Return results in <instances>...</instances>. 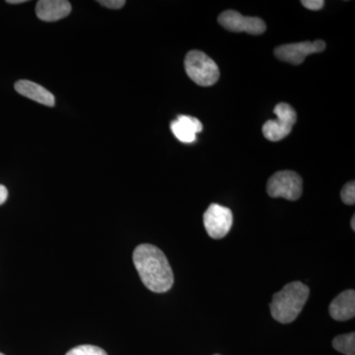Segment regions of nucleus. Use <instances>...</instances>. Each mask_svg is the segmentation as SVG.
I'll return each instance as SVG.
<instances>
[{
  "label": "nucleus",
  "mask_w": 355,
  "mask_h": 355,
  "mask_svg": "<svg viewBox=\"0 0 355 355\" xmlns=\"http://www.w3.org/2000/svg\"><path fill=\"white\" fill-rule=\"evenodd\" d=\"M333 347L345 355H355V334L336 336L333 340Z\"/></svg>",
  "instance_id": "ddd939ff"
},
{
  "label": "nucleus",
  "mask_w": 355,
  "mask_h": 355,
  "mask_svg": "<svg viewBox=\"0 0 355 355\" xmlns=\"http://www.w3.org/2000/svg\"><path fill=\"white\" fill-rule=\"evenodd\" d=\"M324 49H326V43L321 40L315 42H302V43L277 46L275 50V55L282 62L299 65L304 62L308 55L322 53Z\"/></svg>",
  "instance_id": "0eeeda50"
},
{
  "label": "nucleus",
  "mask_w": 355,
  "mask_h": 355,
  "mask_svg": "<svg viewBox=\"0 0 355 355\" xmlns=\"http://www.w3.org/2000/svg\"><path fill=\"white\" fill-rule=\"evenodd\" d=\"M266 191L270 197L284 198L294 202L302 196V178L297 173L289 170L275 173L268 180Z\"/></svg>",
  "instance_id": "20e7f679"
},
{
  "label": "nucleus",
  "mask_w": 355,
  "mask_h": 355,
  "mask_svg": "<svg viewBox=\"0 0 355 355\" xmlns=\"http://www.w3.org/2000/svg\"><path fill=\"white\" fill-rule=\"evenodd\" d=\"M133 263L142 284L156 293L169 291L174 275L165 254L150 244H141L133 252Z\"/></svg>",
  "instance_id": "f257e3e1"
},
{
  "label": "nucleus",
  "mask_w": 355,
  "mask_h": 355,
  "mask_svg": "<svg viewBox=\"0 0 355 355\" xmlns=\"http://www.w3.org/2000/svg\"><path fill=\"white\" fill-rule=\"evenodd\" d=\"M340 198L345 205H354L355 203V183L354 181L349 182L343 186L340 191Z\"/></svg>",
  "instance_id": "2eb2a0df"
},
{
  "label": "nucleus",
  "mask_w": 355,
  "mask_h": 355,
  "mask_svg": "<svg viewBox=\"0 0 355 355\" xmlns=\"http://www.w3.org/2000/svg\"><path fill=\"white\" fill-rule=\"evenodd\" d=\"M331 317L336 321H347L355 316V291H345L331 301L329 307Z\"/></svg>",
  "instance_id": "9b49d317"
},
{
  "label": "nucleus",
  "mask_w": 355,
  "mask_h": 355,
  "mask_svg": "<svg viewBox=\"0 0 355 355\" xmlns=\"http://www.w3.org/2000/svg\"><path fill=\"white\" fill-rule=\"evenodd\" d=\"M214 355H219V354H214Z\"/></svg>",
  "instance_id": "4be33fe9"
},
{
  "label": "nucleus",
  "mask_w": 355,
  "mask_h": 355,
  "mask_svg": "<svg viewBox=\"0 0 355 355\" xmlns=\"http://www.w3.org/2000/svg\"><path fill=\"white\" fill-rule=\"evenodd\" d=\"M15 90L19 94L29 98L33 101L38 102L40 104L46 105L48 107L55 106V96L39 84L29 80H19L15 83Z\"/></svg>",
  "instance_id": "f8f14e48"
},
{
  "label": "nucleus",
  "mask_w": 355,
  "mask_h": 355,
  "mask_svg": "<svg viewBox=\"0 0 355 355\" xmlns=\"http://www.w3.org/2000/svg\"><path fill=\"white\" fill-rule=\"evenodd\" d=\"M172 132L178 140L184 144H193L197 139V133L202 132V123L195 116L180 114L177 120L172 121Z\"/></svg>",
  "instance_id": "1a4fd4ad"
},
{
  "label": "nucleus",
  "mask_w": 355,
  "mask_h": 355,
  "mask_svg": "<svg viewBox=\"0 0 355 355\" xmlns=\"http://www.w3.org/2000/svg\"><path fill=\"white\" fill-rule=\"evenodd\" d=\"M71 12V4L67 0H40L36 6L37 16L44 22H55Z\"/></svg>",
  "instance_id": "9d476101"
},
{
  "label": "nucleus",
  "mask_w": 355,
  "mask_h": 355,
  "mask_svg": "<svg viewBox=\"0 0 355 355\" xmlns=\"http://www.w3.org/2000/svg\"><path fill=\"white\" fill-rule=\"evenodd\" d=\"M219 24L231 32H246L250 35H261L266 32V25L261 18L247 17L234 10L222 12L218 17Z\"/></svg>",
  "instance_id": "6e6552de"
},
{
  "label": "nucleus",
  "mask_w": 355,
  "mask_h": 355,
  "mask_svg": "<svg viewBox=\"0 0 355 355\" xmlns=\"http://www.w3.org/2000/svg\"><path fill=\"white\" fill-rule=\"evenodd\" d=\"M184 70L193 83L203 87L214 85L220 76L218 65L200 51H189L184 58Z\"/></svg>",
  "instance_id": "7ed1b4c3"
},
{
  "label": "nucleus",
  "mask_w": 355,
  "mask_h": 355,
  "mask_svg": "<svg viewBox=\"0 0 355 355\" xmlns=\"http://www.w3.org/2000/svg\"><path fill=\"white\" fill-rule=\"evenodd\" d=\"M98 3L111 9H120L125 4V0H99Z\"/></svg>",
  "instance_id": "f3484780"
},
{
  "label": "nucleus",
  "mask_w": 355,
  "mask_h": 355,
  "mask_svg": "<svg viewBox=\"0 0 355 355\" xmlns=\"http://www.w3.org/2000/svg\"><path fill=\"white\" fill-rule=\"evenodd\" d=\"M203 224L209 237L222 239L232 227V211L228 207L212 203L203 214Z\"/></svg>",
  "instance_id": "423d86ee"
},
{
  "label": "nucleus",
  "mask_w": 355,
  "mask_h": 355,
  "mask_svg": "<svg viewBox=\"0 0 355 355\" xmlns=\"http://www.w3.org/2000/svg\"><path fill=\"white\" fill-rule=\"evenodd\" d=\"M24 2H26V0H8V1H7V3L19 4L24 3Z\"/></svg>",
  "instance_id": "6ab92c4d"
},
{
  "label": "nucleus",
  "mask_w": 355,
  "mask_h": 355,
  "mask_svg": "<svg viewBox=\"0 0 355 355\" xmlns=\"http://www.w3.org/2000/svg\"><path fill=\"white\" fill-rule=\"evenodd\" d=\"M0 355H4L3 354H1V352H0Z\"/></svg>",
  "instance_id": "412c9836"
},
{
  "label": "nucleus",
  "mask_w": 355,
  "mask_h": 355,
  "mask_svg": "<svg viewBox=\"0 0 355 355\" xmlns=\"http://www.w3.org/2000/svg\"><path fill=\"white\" fill-rule=\"evenodd\" d=\"M309 295V287L301 282H292L272 296L270 314L279 323H292L304 308Z\"/></svg>",
  "instance_id": "f03ea898"
},
{
  "label": "nucleus",
  "mask_w": 355,
  "mask_h": 355,
  "mask_svg": "<svg viewBox=\"0 0 355 355\" xmlns=\"http://www.w3.org/2000/svg\"><path fill=\"white\" fill-rule=\"evenodd\" d=\"M277 120H270L263 125V135L270 141H279L291 135L297 121V114L291 105L279 103L273 110Z\"/></svg>",
  "instance_id": "39448f33"
},
{
  "label": "nucleus",
  "mask_w": 355,
  "mask_h": 355,
  "mask_svg": "<svg viewBox=\"0 0 355 355\" xmlns=\"http://www.w3.org/2000/svg\"><path fill=\"white\" fill-rule=\"evenodd\" d=\"M350 224H352V230H355V216H352V222H350Z\"/></svg>",
  "instance_id": "aec40b11"
},
{
  "label": "nucleus",
  "mask_w": 355,
  "mask_h": 355,
  "mask_svg": "<svg viewBox=\"0 0 355 355\" xmlns=\"http://www.w3.org/2000/svg\"><path fill=\"white\" fill-rule=\"evenodd\" d=\"M65 355H108L101 347L95 345H78L74 349H70Z\"/></svg>",
  "instance_id": "4468645a"
},
{
  "label": "nucleus",
  "mask_w": 355,
  "mask_h": 355,
  "mask_svg": "<svg viewBox=\"0 0 355 355\" xmlns=\"http://www.w3.org/2000/svg\"><path fill=\"white\" fill-rule=\"evenodd\" d=\"M8 198V191L3 184H0V205H3Z\"/></svg>",
  "instance_id": "a211bd4d"
},
{
  "label": "nucleus",
  "mask_w": 355,
  "mask_h": 355,
  "mask_svg": "<svg viewBox=\"0 0 355 355\" xmlns=\"http://www.w3.org/2000/svg\"><path fill=\"white\" fill-rule=\"evenodd\" d=\"M302 6L312 11L321 10L324 6V0H303Z\"/></svg>",
  "instance_id": "dca6fc26"
}]
</instances>
